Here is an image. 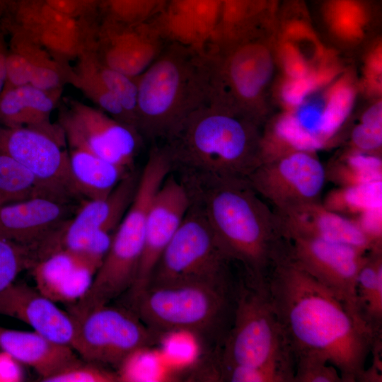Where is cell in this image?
Instances as JSON below:
<instances>
[{
  "instance_id": "484cf974",
  "label": "cell",
  "mask_w": 382,
  "mask_h": 382,
  "mask_svg": "<svg viewBox=\"0 0 382 382\" xmlns=\"http://www.w3.org/2000/svg\"><path fill=\"white\" fill-rule=\"evenodd\" d=\"M0 349L21 364L32 367L41 381L78 357L73 349L35 331H22L0 326Z\"/></svg>"
},
{
  "instance_id": "5b68a950",
  "label": "cell",
  "mask_w": 382,
  "mask_h": 382,
  "mask_svg": "<svg viewBox=\"0 0 382 382\" xmlns=\"http://www.w3.org/2000/svg\"><path fill=\"white\" fill-rule=\"evenodd\" d=\"M137 86V130L150 141H163L211 92V57L168 42Z\"/></svg>"
},
{
  "instance_id": "e575fe53",
  "label": "cell",
  "mask_w": 382,
  "mask_h": 382,
  "mask_svg": "<svg viewBox=\"0 0 382 382\" xmlns=\"http://www.w3.org/2000/svg\"><path fill=\"white\" fill-rule=\"evenodd\" d=\"M38 260L36 249L0 235V291L13 283L21 272L30 270Z\"/></svg>"
},
{
  "instance_id": "8fae6325",
  "label": "cell",
  "mask_w": 382,
  "mask_h": 382,
  "mask_svg": "<svg viewBox=\"0 0 382 382\" xmlns=\"http://www.w3.org/2000/svg\"><path fill=\"white\" fill-rule=\"evenodd\" d=\"M5 12L11 31L22 35L67 64L93 45L99 23L73 18L42 0H11Z\"/></svg>"
},
{
  "instance_id": "30bf717a",
  "label": "cell",
  "mask_w": 382,
  "mask_h": 382,
  "mask_svg": "<svg viewBox=\"0 0 382 382\" xmlns=\"http://www.w3.org/2000/svg\"><path fill=\"white\" fill-rule=\"evenodd\" d=\"M66 142L59 125H0V153L29 170L50 198L70 202L79 195L70 174Z\"/></svg>"
},
{
  "instance_id": "ab89813d",
  "label": "cell",
  "mask_w": 382,
  "mask_h": 382,
  "mask_svg": "<svg viewBox=\"0 0 382 382\" xmlns=\"http://www.w3.org/2000/svg\"><path fill=\"white\" fill-rule=\"evenodd\" d=\"M54 9L73 18L95 23L102 8V0H42Z\"/></svg>"
},
{
  "instance_id": "9a60e30c",
  "label": "cell",
  "mask_w": 382,
  "mask_h": 382,
  "mask_svg": "<svg viewBox=\"0 0 382 382\" xmlns=\"http://www.w3.org/2000/svg\"><path fill=\"white\" fill-rule=\"evenodd\" d=\"M167 43L154 21L125 24L103 18L97 27L93 49L106 66L137 79Z\"/></svg>"
},
{
  "instance_id": "83f0119b",
  "label": "cell",
  "mask_w": 382,
  "mask_h": 382,
  "mask_svg": "<svg viewBox=\"0 0 382 382\" xmlns=\"http://www.w3.org/2000/svg\"><path fill=\"white\" fill-rule=\"evenodd\" d=\"M70 174L79 195L88 200L106 197L129 171L76 147L68 151Z\"/></svg>"
},
{
  "instance_id": "9c48e42d",
  "label": "cell",
  "mask_w": 382,
  "mask_h": 382,
  "mask_svg": "<svg viewBox=\"0 0 382 382\" xmlns=\"http://www.w3.org/2000/svg\"><path fill=\"white\" fill-rule=\"evenodd\" d=\"M231 262L202 211L190 202L146 287L214 278L229 272Z\"/></svg>"
},
{
  "instance_id": "f6af8a7d",
  "label": "cell",
  "mask_w": 382,
  "mask_h": 382,
  "mask_svg": "<svg viewBox=\"0 0 382 382\" xmlns=\"http://www.w3.org/2000/svg\"><path fill=\"white\" fill-rule=\"evenodd\" d=\"M11 0H0V15L4 13Z\"/></svg>"
},
{
  "instance_id": "1f68e13d",
  "label": "cell",
  "mask_w": 382,
  "mask_h": 382,
  "mask_svg": "<svg viewBox=\"0 0 382 382\" xmlns=\"http://www.w3.org/2000/svg\"><path fill=\"white\" fill-rule=\"evenodd\" d=\"M37 197H50L29 170L0 153V207Z\"/></svg>"
},
{
  "instance_id": "f546056e",
  "label": "cell",
  "mask_w": 382,
  "mask_h": 382,
  "mask_svg": "<svg viewBox=\"0 0 382 382\" xmlns=\"http://www.w3.org/2000/svg\"><path fill=\"white\" fill-rule=\"evenodd\" d=\"M357 306L362 318L376 332L382 325V249L371 251L357 279Z\"/></svg>"
},
{
  "instance_id": "2e32d148",
  "label": "cell",
  "mask_w": 382,
  "mask_h": 382,
  "mask_svg": "<svg viewBox=\"0 0 382 382\" xmlns=\"http://www.w3.org/2000/svg\"><path fill=\"white\" fill-rule=\"evenodd\" d=\"M233 48L221 63L210 55L212 81L226 82L231 93L222 95L257 124L265 113L261 96L272 74V58L267 49L257 42H245Z\"/></svg>"
},
{
  "instance_id": "8d00e7d4",
  "label": "cell",
  "mask_w": 382,
  "mask_h": 382,
  "mask_svg": "<svg viewBox=\"0 0 382 382\" xmlns=\"http://www.w3.org/2000/svg\"><path fill=\"white\" fill-rule=\"evenodd\" d=\"M161 0H102L104 17L115 22L136 24L151 21Z\"/></svg>"
},
{
  "instance_id": "d6a6232c",
  "label": "cell",
  "mask_w": 382,
  "mask_h": 382,
  "mask_svg": "<svg viewBox=\"0 0 382 382\" xmlns=\"http://www.w3.org/2000/svg\"><path fill=\"white\" fill-rule=\"evenodd\" d=\"M381 183L339 187L326 197L323 204L328 209L354 219L372 209L381 207Z\"/></svg>"
},
{
  "instance_id": "4fadbf2b",
  "label": "cell",
  "mask_w": 382,
  "mask_h": 382,
  "mask_svg": "<svg viewBox=\"0 0 382 382\" xmlns=\"http://www.w3.org/2000/svg\"><path fill=\"white\" fill-rule=\"evenodd\" d=\"M59 125L69 147L84 149L131 170L141 137L134 127L79 101H71L63 110Z\"/></svg>"
},
{
  "instance_id": "7402d4cb",
  "label": "cell",
  "mask_w": 382,
  "mask_h": 382,
  "mask_svg": "<svg viewBox=\"0 0 382 382\" xmlns=\"http://www.w3.org/2000/svg\"><path fill=\"white\" fill-rule=\"evenodd\" d=\"M0 315L20 320L34 331L71 347L75 332L74 318L37 288L14 282L1 291Z\"/></svg>"
},
{
  "instance_id": "ffe728a7",
  "label": "cell",
  "mask_w": 382,
  "mask_h": 382,
  "mask_svg": "<svg viewBox=\"0 0 382 382\" xmlns=\"http://www.w3.org/2000/svg\"><path fill=\"white\" fill-rule=\"evenodd\" d=\"M275 213L284 239L318 238L347 244L366 253L382 249L381 237L369 233L356 219L327 209L322 202L303 204Z\"/></svg>"
},
{
  "instance_id": "d6986e66",
  "label": "cell",
  "mask_w": 382,
  "mask_h": 382,
  "mask_svg": "<svg viewBox=\"0 0 382 382\" xmlns=\"http://www.w3.org/2000/svg\"><path fill=\"white\" fill-rule=\"evenodd\" d=\"M67 202L37 197L0 207V235L36 249L40 258L51 253L69 221Z\"/></svg>"
},
{
  "instance_id": "3957f363",
  "label": "cell",
  "mask_w": 382,
  "mask_h": 382,
  "mask_svg": "<svg viewBox=\"0 0 382 382\" xmlns=\"http://www.w3.org/2000/svg\"><path fill=\"white\" fill-rule=\"evenodd\" d=\"M180 182L190 202L202 211L228 258L241 265L247 280L265 284L273 260L286 242L275 212L248 180Z\"/></svg>"
},
{
  "instance_id": "5bb4252c",
  "label": "cell",
  "mask_w": 382,
  "mask_h": 382,
  "mask_svg": "<svg viewBox=\"0 0 382 382\" xmlns=\"http://www.w3.org/2000/svg\"><path fill=\"white\" fill-rule=\"evenodd\" d=\"M285 240L289 254L300 267L360 314L357 279L369 253L318 238L294 237Z\"/></svg>"
},
{
  "instance_id": "44dd1931",
  "label": "cell",
  "mask_w": 382,
  "mask_h": 382,
  "mask_svg": "<svg viewBox=\"0 0 382 382\" xmlns=\"http://www.w3.org/2000/svg\"><path fill=\"white\" fill-rule=\"evenodd\" d=\"M139 175L132 170L106 197L83 204L65 225L59 249L81 251L98 234L115 231L134 199Z\"/></svg>"
},
{
  "instance_id": "6da1fadb",
  "label": "cell",
  "mask_w": 382,
  "mask_h": 382,
  "mask_svg": "<svg viewBox=\"0 0 382 382\" xmlns=\"http://www.w3.org/2000/svg\"><path fill=\"white\" fill-rule=\"evenodd\" d=\"M269 299L294 364L315 357L335 366L343 382H361L368 357L381 332L300 267L286 243L266 281Z\"/></svg>"
},
{
  "instance_id": "7c38bea8",
  "label": "cell",
  "mask_w": 382,
  "mask_h": 382,
  "mask_svg": "<svg viewBox=\"0 0 382 382\" xmlns=\"http://www.w3.org/2000/svg\"><path fill=\"white\" fill-rule=\"evenodd\" d=\"M316 151H298L262 162L248 181L260 196L273 204L275 212L320 202L326 174Z\"/></svg>"
},
{
  "instance_id": "ba28073f",
  "label": "cell",
  "mask_w": 382,
  "mask_h": 382,
  "mask_svg": "<svg viewBox=\"0 0 382 382\" xmlns=\"http://www.w3.org/2000/svg\"><path fill=\"white\" fill-rule=\"evenodd\" d=\"M71 348L83 359L117 367L131 354L149 348L161 338L130 308L108 304L76 316Z\"/></svg>"
},
{
  "instance_id": "8992f818",
  "label": "cell",
  "mask_w": 382,
  "mask_h": 382,
  "mask_svg": "<svg viewBox=\"0 0 382 382\" xmlns=\"http://www.w3.org/2000/svg\"><path fill=\"white\" fill-rule=\"evenodd\" d=\"M171 173L161 146H154L139 175L134 199L113 233L109 250L82 296L72 306L76 314L108 304L132 287L143 252L147 213L152 199Z\"/></svg>"
},
{
  "instance_id": "b9f144b4",
  "label": "cell",
  "mask_w": 382,
  "mask_h": 382,
  "mask_svg": "<svg viewBox=\"0 0 382 382\" xmlns=\"http://www.w3.org/2000/svg\"><path fill=\"white\" fill-rule=\"evenodd\" d=\"M24 378L21 364L6 352H0V382H19Z\"/></svg>"
},
{
  "instance_id": "52a82bcc",
  "label": "cell",
  "mask_w": 382,
  "mask_h": 382,
  "mask_svg": "<svg viewBox=\"0 0 382 382\" xmlns=\"http://www.w3.org/2000/svg\"><path fill=\"white\" fill-rule=\"evenodd\" d=\"M217 362L275 369L294 378L295 364L270 303L267 285L237 282L232 323Z\"/></svg>"
},
{
  "instance_id": "ac0fdd59",
  "label": "cell",
  "mask_w": 382,
  "mask_h": 382,
  "mask_svg": "<svg viewBox=\"0 0 382 382\" xmlns=\"http://www.w3.org/2000/svg\"><path fill=\"white\" fill-rule=\"evenodd\" d=\"M70 68L69 83L79 88L98 108L118 121L137 128V79L101 62L93 46Z\"/></svg>"
},
{
  "instance_id": "277c9868",
  "label": "cell",
  "mask_w": 382,
  "mask_h": 382,
  "mask_svg": "<svg viewBox=\"0 0 382 382\" xmlns=\"http://www.w3.org/2000/svg\"><path fill=\"white\" fill-rule=\"evenodd\" d=\"M237 282L231 271L220 276L146 287L131 307L161 338L184 332L209 348L221 352L231 328Z\"/></svg>"
},
{
  "instance_id": "cb8c5ba5",
  "label": "cell",
  "mask_w": 382,
  "mask_h": 382,
  "mask_svg": "<svg viewBox=\"0 0 382 382\" xmlns=\"http://www.w3.org/2000/svg\"><path fill=\"white\" fill-rule=\"evenodd\" d=\"M11 33L3 89L30 85L45 91L62 90L69 82V65L22 35Z\"/></svg>"
},
{
  "instance_id": "f1b7e54d",
  "label": "cell",
  "mask_w": 382,
  "mask_h": 382,
  "mask_svg": "<svg viewBox=\"0 0 382 382\" xmlns=\"http://www.w3.org/2000/svg\"><path fill=\"white\" fill-rule=\"evenodd\" d=\"M320 139L307 130L296 115L286 114L276 121L272 134L261 135V163L292 152L322 148Z\"/></svg>"
},
{
  "instance_id": "ee69618b",
  "label": "cell",
  "mask_w": 382,
  "mask_h": 382,
  "mask_svg": "<svg viewBox=\"0 0 382 382\" xmlns=\"http://www.w3.org/2000/svg\"><path fill=\"white\" fill-rule=\"evenodd\" d=\"M8 50L0 34V93L2 91L6 80V66Z\"/></svg>"
},
{
  "instance_id": "7bdbcfd3",
  "label": "cell",
  "mask_w": 382,
  "mask_h": 382,
  "mask_svg": "<svg viewBox=\"0 0 382 382\" xmlns=\"http://www.w3.org/2000/svg\"><path fill=\"white\" fill-rule=\"evenodd\" d=\"M286 69L289 74L294 79L306 76V66L296 54L288 55Z\"/></svg>"
},
{
  "instance_id": "74e56055",
  "label": "cell",
  "mask_w": 382,
  "mask_h": 382,
  "mask_svg": "<svg viewBox=\"0 0 382 382\" xmlns=\"http://www.w3.org/2000/svg\"><path fill=\"white\" fill-rule=\"evenodd\" d=\"M45 382H115L119 381L116 372L102 365L79 358L64 366Z\"/></svg>"
},
{
  "instance_id": "60d3db41",
  "label": "cell",
  "mask_w": 382,
  "mask_h": 382,
  "mask_svg": "<svg viewBox=\"0 0 382 382\" xmlns=\"http://www.w3.org/2000/svg\"><path fill=\"white\" fill-rule=\"evenodd\" d=\"M314 88V81L306 76L295 78L286 84L282 89V98L291 106L300 105L306 95Z\"/></svg>"
},
{
  "instance_id": "836d02e7",
  "label": "cell",
  "mask_w": 382,
  "mask_h": 382,
  "mask_svg": "<svg viewBox=\"0 0 382 382\" xmlns=\"http://www.w3.org/2000/svg\"><path fill=\"white\" fill-rule=\"evenodd\" d=\"M342 151L381 157L382 104L376 103L363 114L353 129L349 143Z\"/></svg>"
},
{
  "instance_id": "603a6c76",
  "label": "cell",
  "mask_w": 382,
  "mask_h": 382,
  "mask_svg": "<svg viewBox=\"0 0 382 382\" xmlns=\"http://www.w3.org/2000/svg\"><path fill=\"white\" fill-rule=\"evenodd\" d=\"M220 0H169L154 21L168 42L209 54L219 23Z\"/></svg>"
},
{
  "instance_id": "f35d334b",
  "label": "cell",
  "mask_w": 382,
  "mask_h": 382,
  "mask_svg": "<svg viewBox=\"0 0 382 382\" xmlns=\"http://www.w3.org/2000/svg\"><path fill=\"white\" fill-rule=\"evenodd\" d=\"M293 382H343L337 369L315 357H305L295 363Z\"/></svg>"
},
{
  "instance_id": "4316f807",
  "label": "cell",
  "mask_w": 382,
  "mask_h": 382,
  "mask_svg": "<svg viewBox=\"0 0 382 382\" xmlns=\"http://www.w3.org/2000/svg\"><path fill=\"white\" fill-rule=\"evenodd\" d=\"M61 90L45 91L30 85L3 89L0 93V125L50 126V117Z\"/></svg>"
},
{
  "instance_id": "e0dca14e",
  "label": "cell",
  "mask_w": 382,
  "mask_h": 382,
  "mask_svg": "<svg viewBox=\"0 0 382 382\" xmlns=\"http://www.w3.org/2000/svg\"><path fill=\"white\" fill-rule=\"evenodd\" d=\"M190 205L185 187L173 175H168L155 193L147 213L143 252L134 282L128 291L130 302L147 286L156 264Z\"/></svg>"
},
{
  "instance_id": "4dcf8cb0",
  "label": "cell",
  "mask_w": 382,
  "mask_h": 382,
  "mask_svg": "<svg viewBox=\"0 0 382 382\" xmlns=\"http://www.w3.org/2000/svg\"><path fill=\"white\" fill-rule=\"evenodd\" d=\"M325 168L326 180L339 187L382 181L381 157L341 151Z\"/></svg>"
},
{
  "instance_id": "7a4b0ae2",
  "label": "cell",
  "mask_w": 382,
  "mask_h": 382,
  "mask_svg": "<svg viewBox=\"0 0 382 382\" xmlns=\"http://www.w3.org/2000/svg\"><path fill=\"white\" fill-rule=\"evenodd\" d=\"M257 126L212 88L161 147L180 180H248L261 163Z\"/></svg>"
},
{
  "instance_id": "d590c367",
  "label": "cell",
  "mask_w": 382,
  "mask_h": 382,
  "mask_svg": "<svg viewBox=\"0 0 382 382\" xmlns=\"http://www.w3.org/2000/svg\"><path fill=\"white\" fill-rule=\"evenodd\" d=\"M354 93L351 88L341 85L335 88L322 110L318 137L325 143L342 125L351 111Z\"/></svg>"
},
{
  "instance_id": "d4e9b609",
  "label": "cell",
  "mask_w": 382,
  "mask_h": 382,
  "mask_svg": "<svg viewBox=\"0 0 382 382\" xmlns=\"http://www.w3.org/2000/svg\"><path fill=\"white\" fill-rule=\"evenodd\" d=\"M98 268L79 252L59 249L31 269L36 288L54 301L71 305L86 292Z\"/></svg>"
}]
</instances>
